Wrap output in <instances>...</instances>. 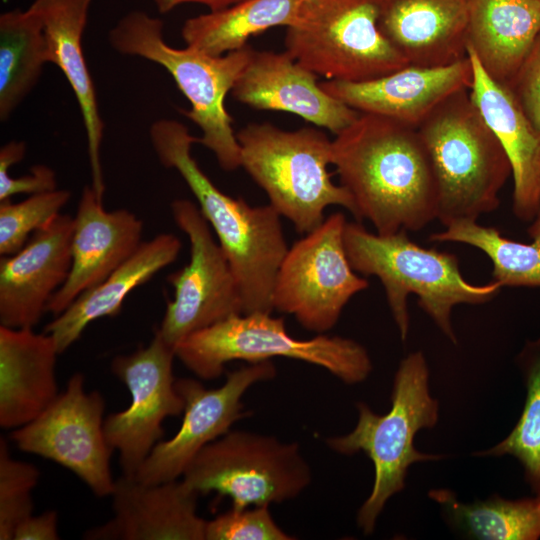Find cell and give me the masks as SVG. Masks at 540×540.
I'll return each instance as SVG.
<instances>
[{"label":"cell","instance_id":"d6a6232c","mask_svg":"<svg viewBox=\"0 0 540 540\" xmlns=\"http://www.w3.org/2000/svg\"><path fill=\"white\" fill-rule=\"evenodd\" d=\"M40 472L31 463L10 456L5 439L0 440V539L14 540L15 530L32 515V491Z\"/></svg>","mask_w":540,"mask_h":540},{"label":"cell","instance_id":"d6986e66","mask_svg":"<svg viewBox=\"0 0 540 540\" xmlns=\"http://www.w3.org/2000/svg\"><path fill=\"white\" fill-rule=\"evenodd\" d=\"M114 516L87 530L90 540H205L206 521L197 514L200 496L182 480L148 484L122 475L115 480Z\"/></svg>","mask_w":540,"mask_h":540},{"label":"cell","instance_id":"f1b7e54d","mask_svg":"<svg viewBox=\"0 0 540 540\" xmlns=\"http://www.w3.org/2000/svg\"><path fill=\"white\" fill-rule=\"evenodd\" d=\"M449 522L465 535L483 540H536L540 538V499L509 500L498 495L466 503L448 489H433Z\"/></svg>","mask_w":540,"mask_h":540},{"label":"cell","instance_id":"4fadbf2b","mask_svg":"<svg viewBox=\"0 0 540 540\" xmlns=\"http://www.w3.org/2000/svg\"><path fill=\"white\" fill-rule=\"evenodd\" d=\"M105 401L85 390V377L73 374L63 392L36 419L13 429L19 450L54 461L74 473L98 497L114 490L112 449L104 432Z\"/></svg>","mask_w":540,"mask_h":540},{"label":"cell","instance_id":"7c38bea8","mask_svg":"<svg viewBox=\"0 0 540 540\" xmlns=\"http://www.w3.org/2000/svg\"><path fill=\"white\" fill-rule=\"evenodd\" d=\"M174 222L190 241V259L167 280L174 298L157 331L174 348L192 333L233 315L244 314L233 268L199 207L188 199L171 204Z\"/></svg>","mask_w":540,"mask_h":540},{"label":"cell","instance_id":"5bb4252c","mask_svg":"<svg viewBox=\"0 0 540 540\" xmlns=\"http://www.w3.org/2000/svg\"><path fill=\"white\" fill-rule=\"evenodd\" d=\"M175 348L160 333L147 347L116 356L113 374L128 388L130 405L104 420L106 440L120 455L122 475L136 477L141 465L163 437L162 423L183 413L185 401L173 375Z\"/></svg>","mask_w":540,"mask_h":540},{"label":"cell","instance_id":"836d02e7","mask_svg":"<svg viewBox=\"0 0 540 540\" xmlns=\"http://www.w3.org/2000/svg\"><path fill=\"white\" fill-rule=\"evenodd\" d=\"M274 521L269 505L234 509L206 521L205 540H292Z\"/></svg>","mask_w":540,"mask_h":540},{"label":"cell","instance_id":"52a82bcc","mask_svg":"<svg viewBox=\"0 0 540 540\" xmlns=\"http://www.w3.org/2000/svg\"><path fill=\"white\" fill-rule=\"evenodd\" d=\"M241 167L265 191L269 204L299 233L325 220L324 211L342 206L357 219L351 194L331 179L332 141L320 130H282L271 123H251L237 134Z\"/></svg>","mask_w":540,"mask_h":540},{"label":"cell","instance_id":"8fae6325","mask_svg":"<svg viewBox=\"0 0 540 540\" xmlns=\"http://www.w3.org/2000/svg\"><path fill=\"white\" fill-rule=\"evenodd\" d=\"M346 223L340 212L325 218L288 248L275 277L273 309L318 334L332 329L350 299L369 286L347 256Z\"/></svg>","mask_w":540,"mask_h":540},{"label":"cell","instance_id":"ffe728a7","mask_svg":"<svg viewBox=\"0 0 540 540\" xmlns=\"http://www.w3.org/2000/svg\"><path fill=\"white\" fill-rule=\"evenodd\" d=\"M143 222L126 209L106 211L93 187L86 185L74 217L72 265L46 312L61 314L78 296L95 287L141 245Z\"/></svg>","mask_w":540,"mask_h":540},{"label":"cell","instance_id":"8992f818","mask_svg":"<svg viewBox=\"0 0 540 540\" xmlns=\"http://www.w3.org/2000/svg\"><path fill=\"white\" fill-rule=\"evenodd\" d=\"M108 40L118 53L166 69L190 103L191 109L181 112L202 131L197 143L211 150L225 171L241 167L240 145L224 102L248 62L250 46L221 56L188 46L174 48L164 40L162 20L140 10L125 14L109 31Z\"/></svg>","mask_w":540,"mask_h":540},{"label":"cell","instance_id":"2e32d148","mask_svg":"<svg viewBox=\"0 0 540 540\" xmlns=\"http://www.w3.org/2000/svg\"><path fill=\"white\" fill-rule=\"evenodd\" d=\"M74 218L60 213L0 260V325L33 328L72 265Z\"/></svg>","mask_w":540,"mask_h":540},{"label":"cell","instance_id":"1f68e13d","mask_svg":"<svg viewBox=\"0 0 540 540\" xmlns=\"http://www.w3.org/2000/svg\"><path fill=\"white\" fill-rule=\"evenodd\" d=\"M71 198L67 189H55L30 195L27 199L0 204V254L9 256L18 252L30 235L48 225Z\"/></svg>","mask_w":540,"mask_h":540},{"label":"cell","instance_id":"e0dca14e","mask_svg":"<svg viewBox=\"0 0 540 540\" xmlns=\"http://www.w3.org/2000/svg\"><path fill=\"white\" fill-rule=\"evenodd\" d=\"M474 78L469 57L442 67L407 65L363 81L327 80L320 87L360 113L381 115L417 129L446 99L470 90Z\"/></svg>","mask_w":540,"mask_h":540},{"label":"cell","instance_id":"484cf974","mask_svg":"<svg viewBox=\"0 0 540 540\" xmlns=\"http://www.w3.org/2000/svg\"><path fill=\"white\" fill-rule=\"evenodd\" d=\"M181 248V241L176 235L159 234L142 242L102 282L78 296L44 328V332L54 338L59 354L75 343L91 322L105 316H116L127 295L173 263Z\"/></svg>","mask_w":540,"mask_h":540},{"label":"cell","instance_id":"74e56055","mask_svg":"<svg viewBox=\"0 0 540 540\" xmlns=\"http://www.w3.org/2000/svg\"><path fill=\"white\" fill-rule=\"evenodd\" d=\"M160 13H168L184 3L205 5L210 11H217L233 6L246 0H151Z\"/></svg>","mask_w":540,"mask_h":540},{"label":"cell","instance_id":"7a4b0ae2","mask_svg":"<svg viewBox=\"0 0 540 540\" xmlns=\"http://www.w3.org/2000/svg\"><path fill=\"white\" fill-rule=\"evenodd\" d=\"M149 136L161 164L178 171L211 224L237 278L244 314L271 313L275 277L289 248L281 216L270 204L251 206L218 189L191 154L198 138L179 121L157 120Z\"/></svg>","mask_w":540,"mask_h":540},{"label":"cell","instance_id":"83f0119b","mask_svg":"<svg viewBox=\"0 0 540 540\" xmlns=\"http://www.w3.org/2000/svg\"><path fill=\"white\" fill-rule=\"evenodd\" d=\"M47 61L41 16L30 5L0 15V120L6 121L36 86Z\"/></svg>","mask_w":540,"mask_h":540},{"label":"cell","instance_id":"ac0fdd59","mask_svg":"<svg viewBox=\"0 0 540 540\" xmlns=\"http://www.w3.org/2000/svg\"><path fill=\"white\" fill-rule=\"evenodd\" d=\"M317 78L287 51L252 49L231 93L254 109L290 112L337 135L360 112L325 92Z\"/></svg>","mask_w":540,"mask_h":540},{"label":"cell","instance_id":"30bf717a","mask_svg":"<svg viewBox=\"0 0 540 540\" xmlns=\"http://www.w3.org/2000/svg\"><path fill=\"white\" fill-rule=\"evenodd\" d=\"M181 478L199 495L228 496L241 510L296 498L310 485L312 470L296 442L230 430L206 445Z\"/></svg>","mask_w":540,"mask_h":540},{"label":"cell","instance_id":"5b68a950","mask_svg":"<svg viewBox=\"0 0 540 540\" xmlns=\"http://www.w3.org/2000/svg\"><path fill=\"white\" fill-rule=\"evenodd\" d=\"M358 420L348 434L330 437L327 446L343 455L363 451L374 466V484L357 513L365 535L373 533L387 501L405 487L409 467L442 455L422 453L414 445L418 431L432 428L439 418V402L429 391V370L421 351L401 360L393 380L391 408L377 414L364 402L356 404Z\"/></svg>","mask_w":540,"mask_h":540},{"label":"cell","instance_id":"277c9868","mask_svg":"<svg viewBox=\"0 0 540 540\" xmlns=\"http://www.w3.org/2000/svg\"><path fill=\"white\" fill-rule=\"evenodd\" d=\"M417 131L435 178L437 220L444 227L498 208L512 167L470 90L446 99Z\"/></svg>","mask_w":540,"mask_h":540},{"label":"cell","instance_id":"6da1fadb","mask_svg":"<svg viewBox=\"0 0 540 540\" xmlns=\"http://www.w3.org/2000/svg\"><path fill=\"white\" fill-rule=\"evenodd\" d=\"M357 221L379 234L419 231L437 219V189L417 129L360 113L332 140V160Z\"/></svg>","mask_w":540,"mask_h":540},{"label":"cell","instance_id":"603a6c76","mask_svg":"<svg viewBox=\"0 0 540 540\" xmlns=\"http://www.w3.org/2000/svg\"><path fill=\"white\" fill-rule=\"evenodd\" d=\"M54 338L33 328L0 325V426L22 427L59 395Z\"/></svg>","mask_w":540,"mask_h":540},{"label":"cell","instance_id":"e575fe53","mask_svg":"<svg viewBox=\"0 0 540 540\" xmlns=\"http://www.w3.org/2000/svg\"><path fill=\"white\" fill-rule=\"evenodd\" d=\"M510 89L530 121L540 129V33L516 74Z\"/></svg>","mask_w":540,"mask_h":540},{"label":"cell","instance_id":"8d00e7d4","mask_svg":"<svg viewBox=\"0 0 540 540\" xmlns=\"http://www.w3.org/2000/svg\"><path fill=\"white\" fill-rule=\"evenodd\" d=\"M57 523L58 514L54 510L32 514L18 525L14 540H57L60 538Z\"/></svg>","mask_w":540,"mask_h":540},{"label":"cell","instance_id":"d4e9b609","mask_svg":"<svg viewBox=\"0 0 540 540\" xmlns=\"http://www.w3.org/2000/svg\"><path fill=\"white\" fill-rule=\"evenodd\" d=\"M467 46L483 71L511 86L540 33V0H467Z\"/></svg>","mask_w":540,"mask_h":540},{"label":"cell","instance_id":"f546056e","mask_svg":"<svg viewBox=\"0 0 540 540\" xmlns=\"http://www.w3.org/2000/svg\"><path fill=\"white\" fill-rule=\"evenodd\" d=\"M530 243L510 240L497 228L477 220L453 222L430 235V242L463 243L481 250L491 261L492 281L501 287L540 288V211L528 229Z\"/></svg>","mask_w":540,"mask_h":540},{"label":"cell","instance_id":"3957f363","mask_svg":"<svg viewBox=\"0 0 540 540\" xmlns=\"http://www.w3.org/2000/svg\"><path fill=\"white\" fill-rule=\"evenodd\" d=\"M344 245L357 273L376 276L381 281L402 341L407 339L410 327V295L418 297L421 309L456 344L451 322L453 308L487 303L502 288L494 281L484 285L469 283L454 254L424 248L404 230L384 235L369 232L359 221L347 222Z\"/></svg>","mask_w":540,"mask_h":540},{"label":"cell","instance_id":"44dd1931","mask_svg":"<svg viewBox=\"0 0 540 540\" xmlns=\"http://www.w3.org/2000/svg\"><path fill=\"white\" fill-rule=\"evenodd\" d=\"M377 25L408 65L442 67L468 57L467 0H376Z\"/></svg>","mask_w":540,"mask_h":540},{"label":"cell","instance_id":"9a60e30c","mask_svg":"<svg viewBox=\"0 0 540 540\" xmlns=\"http://www.w3.org/2000/svg\"><path fill=\"white\" fill-rule=\"evenodd\" d=\"M275 376V365L266 360L230 372L219 388L208 389L192 378L177 379L176 388L185 401L181 426L172 438L154 446L136 478L148 484L178 480L206 445L246 416L242 403L245 392Z\"/></svg>","mask_w":540,"mask_h":540},{"label":"cell","instance_id":"ba28073f","mask_svg":"<svg viewBox=\"0 0 540 540\" xmlns=\"http://www.w3.org/2000/svg\"><path fill=\"white\" fill-rule=\"evenodd\" d=\"M175 354L204 380L221 376L233 360L256 363L274 357L320 366L348 385L363 382L372 371L367 350L355 340L323 334L296 339L282 317L267 312L233 315L196 331L175 347Z\"/></svg>","mask_w":540,"mask_h":540},{"label":"cell","instance_id":"4dcf8cb0","mask_svg":"<svg viewBox=\"0 0 540 540\" xmlns=\"http://www.w3.org/2000/svg\"><path fill=\"white\" fill-rule=\"evenodd\" d=\"M527 396L522 414L510 434L495 446L475 452L481 457L511 455L523 466L534 493H540V337L528 341L517 358Z\"/></svg>","mask_w":540,"mask_h":540},{"label":"cell","instance_id":"9c48e42d","mask_svg":"<svg viewBox=\"0 0 540 540\" xmlns=\"http://www.w3.org/2000/svg\"><path fill=\"white\" fill-rule=\"evenodd\" d=\"M285 48L328 80L363 82L408 65L377 25L376 0H304Z\"/></svg>","mask_w":540,"mask_h":540},{"label":"cell","instance_id":"f35d334b","mask_svg":"<svg viewBox=\"0 0 540 540\" xmlns=\"http://www.w3.org/2000/svg\"><path fill=\"white\" fill-rule=\"evenodd\" d=\"M536 495H537V496L539 497V499H540V493H538V494H536Z\"/></svg>","mask_w":540,"mask_h":540},{"label":"cell","instance_id":"7402d4cb","mask_svg":"<svg viewBox=\"0 0 540 540\" xmlns=\"http://www.w3.org/2000/svg\"><path fill=\"white\" fill-rule=\"evenodd\" d=\"M474 78L470 95L503 146L512 167L513 212L532 222L540 211V129L509 87L493 81L468 50Z\"/></svg>","mask_w":540,"mask_h":540},{"label":"cell","instance_id":"d590c367","mask_svg":"<svg viewBox=\"0 0 540 540\" xmlns=\"http://www.w3.org/2000/svg\"><path fill=\"white\" fill-rule=\"evenodd\" d=\"M12 165L0 161V202L9 200L16 194H38L57 189L56 174L44 164L31 167L29 174L18 178L9 175Z\"/></svg>","mask_w":540,"mask_h":540},{"label":"cell","instance_id":"cb8c5ba5","mask_svg":"<svg viewBox=\"0 0 540 540\" xmlns=\"http://www.w3.org/2000/svg\"><path fill=\"white\" fill-rule=\"evenodd\" d=\"M91 2L92 0H35L31 5L43 22L47 61L59 67L78 102L87 138L91 186L102 198L105 191L101 164L104 122L82 49V37Z\"/></svg>","mask_w":540,"mask_h":540},{"label":"cell","instance_id":"4316f807","mask_svg":"<svg viewBox=\"0 0 540 540\" xmlns=\"http://www.w3.org/2000/svg\"><path fill=\"white\" fill-rule=\"evenodd\" d=\"M304 0H246L189 18L181 29L186 46L221 56L247 46L250 37L295 23Z\"/></svg>","mask_w":540,"mask_h":540}]
</instances>
